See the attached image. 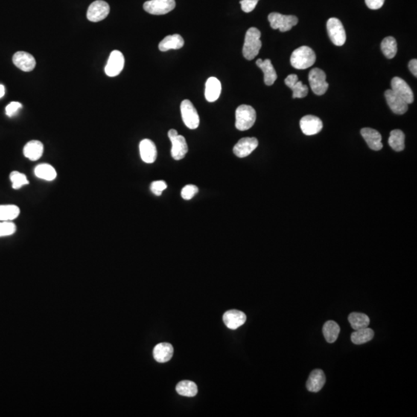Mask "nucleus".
<instances>
[{"label": "nucleus", "instance_id": "obj_1", "mask_svg": "<svg viewBox=\"0 0 417 417\" xmlns=\"http://www.w3.org/2000/svg\"><path fill=\"white\" fill-rule=\"evenodd\" d=\"M260 36L261 33L255 27H251L246 31L243 47V55L246 60H253L258 55L262 47Z\"/></svg>", "mask_w": 417, "mask_h": 417}, {"label": "nucleus", "instance_id": "obj_2", "mask_svg": "<svg viewBox=\"0 0 417 417\" xmlns=\"http://www.w3.org/2000/svg\"><path fill=\"white\" fill-rule=\"evenodd\" d=\"M316 61V53L307 46H302L296 49L290 57V64L295 69H307L313 66Z\"/></svg>", "mask_w": 417, "mask_h": 417}, {"label": "nucleus", "instance_id": "obj_3", "mask_svg": "<svg viewBox=\"0 0 417 417\" xmlns=\"http://www.w3.org/2000/svg\"><path fill=\"white\" fill-rule=\"evenodd\" d=\"M257 114L254 108L242 105L236 111V128L240 131L248 130L254 126Z\"/></svg>", "mask_w": 417, "mask_h": 417}, {"label": "nucleus", "instance_id": "obj_4", "mask_svg": "<svg viewBox=\"0 0 417 417\" xmlns=\"http://www.w3.org/2000/svg\"><path fill=\"white\" fill-rule=\"evenodd\" d=\"M268 20L272 29L274 30L278 29L281 32L289 31L298 23L297 16L293 15H282L278 13H270Z\"/></svg>", "mask_w": 417, "mask_h": 417}, {"label": "nucleus", "instance_id": "obj_5", "mask_svg": "<svg viewBox=\"0 0 417 417\" xmlns=\"http://www.w3.org/2000/svg\"><path fill=\"white\" fill-rule=\"evenodd\" d=\"M168 136L172 142L171 155L175 160H181L188 152L185 138L178 134L177 131L171 129L169 131Z\"/></svg>", "mask_w": 417, "mask_h": 417}, {"label": "nucleus", "instance_id": "obj_6", "mask_svg": "<svg viewBox=\"0 0 417 417\" xmlns=\"http://www.w3.org/2000/svg\"><path fill=\"white\" fill-rule=\"evenodd\" d=\"M309 84L312 91L316 95H323L326 93L328 88V84L326 81V74L319 68H314L309 72Z\"/></svg>", "mask_w": 417, "mask_h": 417}, {"label": "nucleus", "instance_id": "obj_7", "mask_svg": "<svg viewBox=\"0 0 417 417\" xmlns=\"http://www.w3.org/2000/svg\"><path fill=\"white\" fill-rule=\"evenodd\" d=\"M327 30L330 39L338 47L344 45L346 40V33L342 22L337 18H330L327 22Z\"/></svg>", "mask_w": 417, "mask_h": 417}, {"label": "nucleus", "instance_id": "obj_8", "mask_svg": "<svg viewBox=\"0 0 417 417\" xmlns=\"http://www.w3.org/2000/svg\"><path fill=\"white\" fill-rule=\"evenodd\" d=\"M175 7V0H149L143 5L144 10L152 15L166 14L173 11Z\"/></svg>", "mask_w": 417, "mask_h": 417}, {"label": "nucleus", "instance_id": "obj_9", "mask_svg": "<svg viewBox=\"0 0 417 417\" xmlns=\"http://www.w3.org/2000/svg\"><path fill=\"white\" fill-rule=\"evenodd\" d=\"M181 114L186 127L196 129L199 126V117L197 111L190 100H184L181 103Z\"/></svg>", "mask_w": 417, "mask_h": 417}, {"label": "nucleus", "instance_id": "obj_10", "mask_svg": "<svg viewBox=\"0 0 417 417\" xmlns=\"http://www.w3.org/2000/svg\"><path fill=\"white\" fill-rule=\"evenodd\" d=\"M109 13L110 7L109 4L102 0H97L88 7L87 18L91 22H100L106 19L109 16Z\"/></svg>", "mask_w": 417, "mask_h": 417}, {"label": "nucleus", "instance_id": "obj_11", "mask_svg": "<svg viewBox=\"0 0 417 417\" xmlns=\"http://www.w3.org/2000/svg\"><path fill=\"white\" fill-rule=\"evenodd\" d=\"M124 66V57L119 50H113L106 66V74L109 77H116L122 71Z\"/></svg>", "mask_w": 417, "mask_h": 417}, {"label": "nucleus", "instance_id": "obj_12", "mask_svg": "<svg viewBox=\"0 0 417 417\" xmlns=\"http://www.w3.org/2000/svg\"><path fill=\"white\" fill-rule=\"evenodd\" d=\"M391 87H392L391 90L403 98L408 105L413 102V92L404 80L399 77H393L391 81Z\"/></svg>", "mask_w": 417, "mask_h": 417}, {"label": "nucleus", "instance_id": "obj_13", "mask_svg": "<svg viewBox=\"0 0 417 417\" xmlns=\"http://www.w3.org/2000/svg\"><path fill=\"white\" fill-rule=\"evenodd\" d=\"M300 127L306 135H314L319 133L323 129L322 120L314 115H306L300 121Z\"/></svg>", "mask_w": 417, "mask_h": 417}, {"label": "nucleus", "instance_id": "obj_14", "mask_svg": "<svg viewBox=\"0 0 417 417\" xmlns=\"http://www.w3.org/2000/svg\"><path fill=\"white\" fill-rule=\"evenodd\" d=\"M13 62L16 68L24 72H30L36 67V60L32 54L27 52L18 51L13 57Z\"/></svg>", "mask_w": 417, "mask_h": 417}, {"label": "nucleus", "instance_id": "obj_15", "mask_svg": "<svg viewBox=\"0 0 417 417\" xmlns=\"http://www.w3.org/2000/svg\"><path fill=\"white\" fill-rule=\"evenodd\" d=\"M258 146L256 138H243L234 147V153L239 158H245L251 155Z\"/></svg>", "mask_w": 417, "mask_h": 417}, {"label": "nucleus", "instance_id": "obj_16", "mask_svg": "<svg viewBox=\"0 0 417 417\" xmlns=\"http://www.w3.org/2000/svg\"><path fill=\"white\" fill-rule=\"evenodd\" d=\"M386 101L392 112L397 115H403L408 111V103L403 98L397 95L392 90L385 92Z\"/></svg>", "mask_w": 417, "mask_h": 417}, {"label": "nucleus", "instance_id": "obj_17", "mask_svg": "<svg viewBox=\"0 0 417 417\" xmlns=\"http://www.w3.org/2000/svg\"><path fill=\"white\" fill-rule=\"evenodd\" d=\"M223 322L230 329H237L246 322V316L238 310H230L223 315Z\"/></svg>", "mask_w": 417, "mask_h": 417}, {"label": "nucleus", "instance_id": "obj_18", "mask_svg": "<svg viewBox=\"0 0 417 417\" xmlns=\"http://www.w3.org/2000/svg\"><path fill=\"white\" fill-rule=\"evenodd\" d=\"M140 155L143 162L153 163L157 158V149L150 139H143L139 144Z\"/></svg>", "mask_w": 417, "mask_h": 417}, {"label": "nucleus", "instance_id": "obj_19", "mask_svg": "<svg viewBox=\"0 0 417 417\" xmlns=\"http://www.w3.org/2000/svg\"><path fill=\"white\" fill-rule=\"evenodd\" d=\"M361 135L372 150L380 151L383 149L382 136L378 131L370 128H365L361 130Z\"/></svg>", "mask_w": 417, "mask_h": 417}, {"label": "nucleus", "instance_id": "obj_20", "mask_svg": "<svg viewBox=\"0 0 417 417\" xmlns=\"http://www.w3.org/2000/svg\"><path fill=\"white\" fill-rule=\"evenodd\" d=\"M325 382H326V377H325L323 371L321 369H315L309 376L306 386H307V390L310 392H317L323 388Z\"/></svg>", "mask_w": 417, "mask_h": 417}, {"label": "nucleus", "instance_id": "obj_21", "mask_svg": "<svg viewBox=\"0 0 417 417\" xmlns=\"http://www.w3.org/2000/svg\"><path fill=\"white\" fill-rule=\"evenodd\" d=\"M257 67L262 70L263 73L264 74V83L267 86H272L276 81L278 78V74H277L276 71L272 65V61L269 59L263 60L261 59H258L256 62Z\"/></svg>", "mask_w": 417, "mask_h": 417}, {"label": "nucleus", "instance_id": "obj_22", "mask_svg": "<svg viewBox=\"0 0 417 417\" xmlns=\"http://www.w3.org/2000/svg\"><path fill=\"white\" fill-rule=\"evenodd\" d=\"M173 351H174V349L171 344L166 343V342L158 344L154 348V359L159 363H165L173 358Z\"/></svg>", "mask_w": 417, "mask_h": 417}, {"label": "nucleus", "instance_id": "obj_23", "mask_svg": "<svg viewBox=\"0 0 417 417\" xmlns=\"http://www.w3.org/2000/svg\"><path fill=\"white\" fill-rule=\"evenodd\" d=\"M221 89L220 80L217 77H210L205 83V97L207 101H216L220 97Z\"/></svg>", "mask_w": 417, "mask_h": 417}, {"label": "nucleus", "instance_id": "obj_24", "mask_svg": "<svg viewBox=\"0 0 417 417\" xmlns=\"http://www.w3.org/2000/svg\"><path fill=\"white\" fill-rule=\"evenodd\" d=\"M44 144L37 140H32L26 144L24 148V155L30 161H37L42 157Z\"/></svg>", "mask_w": 417, "mask_h": 417}, {"label": "nucleus", "instance_id": "obj_25", "mask_svg": "<svg viewBox=\"0 0 417 417\" xmlns=\"http://www.w3.org/2000/svg\"><path fill=\"white\" fill-rule=\"evenodd\" d=\"M183 38L179 34L170 35L164 38L159 45V50L166 52L170 50H178L184 46Z\"/></svg>", "mask_w": 417, "mask_h": 417}, {"label": "nucleus", "instance_id": "obj_26", "mask_svg": "<svg viewBox=\"0 0 417 417\" xmlns=\"http://www.w3.org/2000/svg\"><path fill=\"white\" fill-rule=\"evenodd\" d=\"M34 174L39 179L49 181V182L54 180L57 178V171L50 164L47 163L38 165L35 168Z\"/></svg>", "mask_w": 417, "mask_h": 417}, {"label": "nucleus", "instance_id": "obj_27", "mask_svg": "<svg viewBox=\"0 0 417 417\" xmlns=\"http://www.w3.org/2000/svg\"><path fill=\"white\" fill-rule=\"evenodd\" d=\"M348 322L353 329L359 330L367 328L370 323V319L366 315L353 312L348 316Z\"/></svg>", "mask_w": 417, "mask_h": 417}, {"label": "nucleus", "instance_id": "obj_28", "mask_svg": "<svg viewBox=\"0 0 417 417\" xmlns=\"http://www.w3.org/2000/svg\"><path fill=\"white\" fill-rule=\"evenodd\" d=\"M20 210L16 205H0V221H12L19 217Z\"/></svg>", "mask_w": 417, "mask_h": 417}, {"label": "nucleus", "instance_id": "obj_29", "mask_svg": "<svg viewBox=\"0 0 417 417\" xmlns=\"http://www.w3.org/2000/svg\"><path fill=\"white\" fill-rule=\"evenodd\" d=\"M340 333V327L334 321H328L323 326V334L328 343H333L337 340Z\"/></svg>", "mask_w": 417, "mask_h": 417}, {"label": "nucleus", "instance_id": "obj_30", "mask_svg": "<svg viewBox=\"0 0 417 417\" xmlns=\"http://www.w3.org/2000/svg\"><path fill=\"white\" fill-rule=\"evenodd\" d=\"M374 337V331L371 328H365L356 330L351 336V342L356 345H362L372 340Z\"/></svg>", "mask_w": 417, "mask_h": 417}, {"label": "nucleus", "instance_id": "obj_31", "mask_svg": "<svg viewBox=\"0 0 417 417\" xmlns=\"http://www.w3.org/2000/svg\"><path fill=\"white\" fill-rule=\"evenodd\" d=\"M389 144L395 152H402L405 149L404 133L399 129L392 131L389 138Z\"/></svg>", "mask_w": 417, "mask_h": 417}, {"label": "nucleus", "instance_id": "obj_32", "mask_svg": "<svg viewBox=\"0 0 417 417\" xmlns=\"http://www.w3.org/2000/svg\"><path fill=\"white\" fill-rule=\"evenodd\" d=\"M176 392L183 397H193L198 392V388L196 383L188 380L179 382L176 386Z\"/></svg>", "mask_w": 417, "mask_h": 417}, {"label": "nucleus", "instance_id": "obj_33", "mask_svg": "<svg viewBox=\"0 0 417 417\" xmlns=\"http://www.w3.org/2000/svg\"><path fill=\"white\" fill-rule=\"evenodd\" d=\"M381 50L385 57L388 59H392L397 53V43L395 38L387 36L383 39L381 43Z\"/></svg>", "mask_w": 417, "mask_h": 417}, {"label": "nucleus", "instance_id": "obj_34", "mask_svg": "<svg viewBox=\"0 0 417 417\" xmlns=\"http://www.w3.org/2000/svg\"><path fill=\"white\" fill-rule=\"evenodd\" d=\"M10 179L12 182V187L14 190H19L24 185L29 184V181L26 175L18 171L12 172L10 173Z\"/></svg>", "mask_w": 417, "mask_h": 417}, {"label": "nucleus", "instance_id": "obj_35", "mask_svg": "<svg viewBox=\"0 0 417 417\" xmlns=\"http://www.w3.org/2000/svg\"><path fill=\"white\" fill-rule=\"evenodd\" d=\"M16 226L11 221H0V237H7L14 234Z\"/></svg>", "mask_w": 417, "mask_h": 417}, {"label": "nucleus", "instance_id": "obj_36", "mask_svg": "<svg viewBox=\"0 0 417 417\" xmlns=\"http://www.w3.org/2000/svg\"><path fill=\"white\" fill-rule=\"evenodd\" d=\"M290 89L293 91V98H303L308 94V88L307 85H303L302 82L298 80Z\"/></svg>", "mask_w": 417, "mask_h": 417}, {"label": "nucleus", "instance_id": "obj_37", "mask_svg": "<svg viewBox=\"0 0 417 417\" xmlns=\"http://www.w3.org/2000/svg\"><path fill=\"white\" fill-rule=\"evenodd\" d=\"M198 192H199V189L196 185H187L182 189L181 195L185 200H190V199H193V196L198 193Z\"/></svg>", "mask_w": 417, "mask_h": 417}, {"label": "nucleus", "instance_id": "obj_38", "mask_svg": "<svg viewBox=\"0 0 417 417\" xmlns=\"http://www.w3.org/2000/svg\"><path fill=\"white\" fill-rule=\"evenodd\" d=\"M167 188L166 182L164 181H155L151 184V191L155 195L159 196L162 195V192Z\"/></svg>", "mask_w": 417, "mask_h": 417}, {"label": "nucleus", "instance_id": "obj_39", "mask_svg": "<svg viewBox=\"0 0 417 417\" xmlns=\"http://www.w3.org/2000/svg\"><path fill=\"white\" fill-rule=\"evenodd\" d=\"M259 0H241L240 4L241 9L245 13H251L255 9L256 6L258 4Z\"/></svg>", "mask_w": 417, "mask_h": 417}, {"label": "nucleus", "instance_id": "obj_40", "mask_svg": "<svg viewBox=\"0 0 417 417\" xmlns=\"http://www.w3.org/2000/svg\"><path fill=\"white\" fill-rule=\"evenodd\" d=\"M23 107L22 103L18 101H12L6 108V114L7 116L13 117L17 113L18 111Z\"/></svg>", "mask_w": 417, "mask_h": 417}, {"label": "nucleus", "instance_id": "obj_41", "mask_svg": "<svg viewBox=\"0 0 417 417\" xmlns=\"http://www.w3.org/2000/svg\"><path fill=\"white\" fill-rule=\"evenodd\" d=\"M365 2L370 10H379L383 7L385 0H365Z\"/></svg>", "mask_w": 417, "mask_h": 417}, {"label": "nucleus", "instance_id": "obj_42", "mask_svg": "<svg viewBox=\"0 0 417 417\" xmlns=\"http://www.w3.org/2000/svg\"><path fill=\"white\" fill-rule=\"evenodd\" d=\"M298 81V77L296 74H290L286 77L284 83L288 88H291Z\"/></svg>", "mask_w": 417, "mask_h": 417}, {"label": "nucleus", "instance_id": "obj_43", "mask_svg": "<svg viewBox=\"0 0 417 417\" xmlns=\"http://www.w3.org/2000/svg\"><path fill=\"white\" fill-rule=\"evenodd\" d=\"M409 68L412 74H413L415 77H417V60L416 59H412L409 61Z\"/></svg>", "mask_w": 417, "mask_h": 417}, {"label": "nucleus", "instance_id": "obj_44", "mask_svg": "<svg viewBox=\"0 0 417 417\" xmlns=\"http://www.w3.org/2000/svg\"><path fill=\"white\" fill-rule=\"evenodd\" d=\"M5 94V87L4 85H0V98H2Z\"/></svg>", "mask_w": 417, "mask_h": 417}]
</instances>
